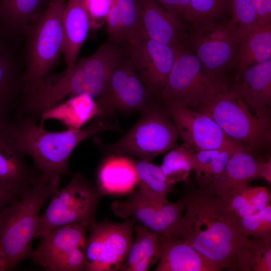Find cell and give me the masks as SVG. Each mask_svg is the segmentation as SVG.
I'll return each mask as SVG.
<instances>
[{
	"mask_svg": "<svg viewBox=\"0 0 271 271\" xmlns=\"http://www.w3.org/2000/svg\"><path fill=\"white\" fill-rule=\"evenodd\" d=\"M66 2L52 0L27 34L22 98L31 95L43 84L63 52V14Z\"/></svg>",
	"mask_w": 271,
	"mask_h": 271,
	"instance_id": "obj_5",
	"label": "cell"
},
{
	"mask_svg": "<svg viewBox=\"0 0 271 271\" xmlns=\"http://www.w3.org/2000/svg\"><path fill=\"white\" fill-rule=\"evenodd\" d=\"M21 194L0 186V210L18 198Z\"/></svg>",
	"mask_w": 271,
	"mask_h": 271,
	"instance_id": "obj_43",
	"label": "cell"
},
{
	"mask_svg": "<svg viewBox=\"0 0 271 271\" xmlns=\"http://www.w3.org/2000/svg\"><path fill=\"white\" fill-rule=\"evenodd\" d=\"M89 17L90 27L97 28L105 22L114 0H85Z\"/></svg>",
	"mask_w": 271,
	"mask_h": 271,
	"instance_id": "obj_38",
	"label": "cell"
},
{
	"mask_svg": "<svg viewBox=\"0 0 271 271\" xmlns=\"http://www.w3.org/2000/svg\"><path fill=\"white\" fill-rule=\"evenodd\" d=\"M23 75L9 48L0 51V121L14 118L19 110Z\"/></svg>",
	"mask_w": 271,
	"mask_h": 271,
	"instance_id": "obj_24",
	"label": "cell"
},
{
	"mask_svg": "<svg viewBox=\"0 0 271 271\" xmlns=\"http://www.w3.org/2000/svg\"><path fill=\"white\" fill-rule=\"evenodd\" d=\"M230 85L228 80L210 74L193 52L182 44L178 47L173 68L158 101L163 105L197 110Z\"/></svg>",
	"mask_w": 271,
	"mask_h": 271,
	"instance_id": "obj_6",
	"label": "cell"
},
{
	"mask_svg": "<svg viewBox=\"0 0 271 271\" xmlns=\"http://www.w3.org/2000/svg\"><path fill=\"white\" fill-rule=\"evenodd\" d=\"M14 121L17 141L25 155L32 158L35 168L42 174L60 176L69 173L68 161L81 142L100 132L118 128L114 124L95 120L85 128L55 132L46 130L26 116H16Z\"/></svg>",
	"mask_w": 271,
	"mask_h": 271,
	"instance_id": "obj_4",
	"label": "cell"
},
{
	"mask_svg": "<svg viewBox=\"0 0 271 271\" xmlns=\"http://www.w3.org/2000/svg\"><path fill=\"white\" fill-rule=\"evenodd\" d=\"M167 11L178 16L180 19L185 16L191 0H155Z\"/></svg>",
	"mask_w": 271,
	"mask_h": 271,
	"instance_id": "obj_42",
	"label": "cell"
},
{
	"mask_svg": "<svg viewBox=\"0 0 271 271\" xmlns=\"http://www.w3.org/2000/svg\"><path fill=\"white\" fill-rule=\"evenodd\" d=\"M263 161L249 149L237 150L220 174L206 187L201 189L216 196L226 197L237 186L259 178Z\"/></svg>",
	"mask_w": 271,
	"mask_h": 271,
	"instance_id": "obj_19",
	"label": "cell"
},
{
	"mask_svg": "<svg viewBox=\"0 0 271 271\" xmlns=\"http://www.w3.org/2000/svg\"><path fill=\"white\" fill-rule=\"evenodd\" d=\"M189 149L192 170L194 172L196 181L201 188L206 187L220 174L232 155L237 151Z\"/></svg>",
	"mask_w": 271,
	"mask_h": 271,
	"instance_id": "obj_30",
	"label": "cell"
},
{
	"mask_svg": "<svg viewBox=\"0 0 271 271\" xmlns=\"http://www.w3.org/2000/svg\"><path fill=\"white\" fill-rule=\"evenodd\" d=\"M99 114L95 99L88 94L70 96L45 111L40 117V125L48 119L61 122L68 129H80L89 120Z\"/></svg>",
	"mask_w": 271,
	"mask_h": 271,
	"instance_id": "obj_26",
	"label": "cell"
},
{
	"mask_svg": "<svg viewBox=\"0 0 271 271\" xmlns=\"http://www.w3.org/2000/svg\"><path fill=\"white\" fill-rule=\"evenodd\" d=\"M247 184L237 186L229 195L224 197L230 211L235 218L256 212L246 196L245 186Z\"/></svg>",
	"mask_w": 271,
	"mask_h": 271,
	"instance_id": "obj_37",
	"label": "cell"
},
{
	"mask_svg": "<svg viewBox=\"0 0 271 271\" xmlns=\"http://www.w3.org/2000/svg\"><path fill=\"white\" fill-rule=\"evenodd\" d=\"M256 19V28L271 23V0H252Z\"/></svg>",
	"mask_w": 271,
	"mask_h": 271,
	"instance_id": "obj_41",
	"label": "cell"
},
{
	"mask_svg": "<svg viewBox=\"0 0 271 271\" xmlns=\"http://www.w3.org/2000/svg\"><path fill=\"white\" fill-rule=\"evenodd\" d=\"M271 59V23L257 27L240 46L233 62L237 75L246 68Z\"/></svg>",
	"mask_w": 271,
	"mask_h": 271,
	"instance_id": "obj_28",
	"label": "cell"
},
{
	"mask_svg": "<svg viewBox=\"0 0 271 271\" xmlns=\"http://www.w3.org/2000/svg\"><path fill=\"white\" fill-rule=\"evenodd\" d=\"M179 45L144 37L129 44L128 56L142 81L158 99L173 68Z\"/></svg>",
	"mask_w": 271,
	"mask_h": 271,
	"instance_id": "obj_16",
	"label": "cell"
},
{
	"mask_svg": "<svg viewBox=\"0 0 271 271\" xmlns=\"http://www.w3.org/2000/svg\"><path fill=\"white\" fill-rule=\"evenodd\" d=\"M259 178H262L269 184L271 183V159L262 162L259 170Z\"/></svg>",
	"mask_w": 271,
	"mask_h": 271,
	"instance_id": "obj_44",
	"label": "cell"
},
{
	"mask_svg": "<svg viewBox=\"0 0 271 271\" xmlns=\"http://www.w3.org/2000/svg\"><path fill=\"white\" fill-rule=\"evenodd\" d=\"M187 198L186 196L176 202L168 199L155 202L145 199L136 192L125 200L113 202L111 208L118 217H132L151 231L169 237L174 234L182 218Z\"/></svg>",
	"mask_w": 271,
	"mask_h": 271,
	"instance_id": "obj_15",
	"label": "cell"
},
{
	"mask_svg": "<svg viewBox=\"0 0 271 271\" xmlns=\"http://www.w3.org/2000/svg\"><path fill=\"white\" fill-rule=\"evenodd\" d=\"M228 10L231 15L230 19L239 29L240 46L256 28L257 19L252 0H228Z\"/></svg>",
	"mask_w": 271,
	"mask_h": 271,
	"instance_id": "obj_36",
	"label": "cell"
},
{
	"mask_svg": "<svg viewBox=\"0 0 271 271\" xmlns=\"http://www.w3.org/2000/svg\"><path fill=\"white\" fill-rule=\"evenodd\" d=\"M226 10L228 0H191L184 19L194 28L203 23L221 20Z\"/></svg>",
	"mask_w": 271,
	"mask_h": 271,
	"instance_id": "obj_34",
	"label": "cell"
},
{
	"mask_svg": "<svg viewBox=\"0 0 271 271\" xmlns=\"http://www.w3.org/2000/svg\"><path fill=\"white\" fill-rule=\"evenodd\" d=\"M8 48L9 47H7L5 39L0 35V51L4 50Z\"/></svg>",
	"mask_w": 271,
	"mask_h": 271,
	"instance_id": "obj_46",
	"label": "cell"
},
{
	"mask_svg": "<svg viewBox=\"0 0 271 271\" xmlns=\"http://www.w3.org/2000/svg\"><path fill=\"white\" fill-rule=\"evenodd\" d=\"M60 183L59 175L40 174L18 198L0 210V251L8 270L31 255L41 208Z\"/></svg>",
	"mask_w": 271,
	"mask_h": 271,
	"instance_id": "obj_3",
	"label": "cell"
},
{
	"mask_svg": "<svg viewBox=\"0 0 271 271\" xmlns=\"http://www.w3.org/2000/svg\"><path fill=\"white\" fill-rule=\"evenodd\" d=\"M119 45L108 41L62 73L48 75L39 89L23 98L18 115L38 121L45 111L67 96L86 93L94 99L99 98L115 68L126 57Z\"/></svg>",
	"mask_w": 271,
	"mask_h": 271,
	"instance_id": "obj_2",
	"label": "cell"
},
{
	"mask_svg": "<svg viewBox=\"0 0 271 271\" xmlns=\"http://www.w3.org/2000/svg\"><path fill=\"white\" fill-rule=\"evenodd\" d=\"M122 24L125 42L131 44L144 37L142 0H115Z\"/></svg>",
	"mask_w": 271,
	"mask_h": 271,
	"instance_id": "obj_32",
	"label": "cell"
},
{
	"mask_svg": "<svg viewBox=\"0 0 271 271\" xmlns=\"http://www.w3.org/2000/svg\"><path fill=\"white\" fill-rule=\"evenodd\" d=\"M105 23L109 41L118 44L125 42L122 24L115 0L107 14Z\"/></svg>",
	"mask_w": 271,
	"mask_h": 271,
	"instance_id": "obj_39",
	"label": "cell"
},
{
	"mask_svg": "<svg viewBox=\"0 0 271 271\" xmlns=\"http://www.w3.org/2000/svg\"><path fill=\"white\" fill-rule=\"evenodd\" d=\"M235 270L270 271L271 237L246 236L236 256Z\"/></svg>",
	"mask_w": 271,
	"mask_h": 271,
	"instance_id": "obj_31",
	"label": "cell"
},
{
	"mask_svg": "<svg viewBox=\"0 0 271 271\" xmlns=\"http://www.w3.org/2000/svg\"><path fill=\"white\" fill-rule=\"evenodd\" d=\"M52 0H0V34L14 38L26 35Z\"/></svg>",
	"mask_w": 271,
	"mask_h": 271,
	"instance_id": "obj_22",
	"label": "cell"
},
{
	"mask_svg": "<svg viewBox=\"0 0 271 271\" xmlns=\"http://www.w3.org/2000/svg\"><path fill=\"white\" fill-rule=\"evenodd\" d=\"M240 233L253 237H271V205L257 212L235 218Z\"/></svg>",
	"mask_w": 271,
	"mask_h": 271,
	"instance_id": "obj_35",
	"label": "cell"
},
{
	"mask_svg": "<svg viewBox=\"0 0 271 271\" xmlns=\"http://www.w3.org/2000/svg\"><path fill=\"white\" fill-rule=\"evenodd\" d=\"M15 136L14 118L0 121V186L19 194L39 175L26 162Z\"/></svg>",
	"mask_w": 271,
	"mask_h": 271,
	"instance_id": "obj_17",
	"label": "cell"
},
{
	"mask_svg": "<svg viewBox=\"0 0 271 271\" xmlns=\"http://www.w3.org/2000/svg\"><path fill=\"white\" fill-rule=\"evenodd\" d=\"M102 195L80 173H76L69 183L52 196L45 212L40 215L36 238L57 227L82 222L95 223V213Z\"/></svg>",
	"mask_w": 271,
	"mask_h": 271,
	"instance_id": "obj_9",
	"label": "cell"
},
{
	"mask_svg": "<svg viewBox=\"0 0 271 271\" xmlns=\"http://www.w3.org/2000/svg\"><path fill=\"white\" fill-rule=\"evenodd\" d=\"M136 220L120 223L104 221L92 225L85 246L87 271L120 270L133 242Z\"/></svg>",
	"mask_w": 271,
	"mask_h": 271,
	"instance_id": "obj_12",
	"label": "cell"
},
{
	"mask_svg": "<svg viewBox=\"0 0 271 271\" xmlns=\"http://www.w3.org/2000/svg\"><path fill=\"white\" fill-rule=\"evenodd\" d=\"M160 256L155 271H220L218 265L182 238L160 235Z\"/></svg>",
	"mask_w": 271,
	"mask_h": 271,
	"instance_id": "obj_18",
	"label": "cell"
},
{
	"mask_svg": "<svg viewBox=\"0 0 271 271\" xmlns=\"http://www.w3.org/2000/svg\"><path fill=\"white\" fill-rule=\"evenodd\" d=\"M157 99L142 81L128 56L115 68L103 94L97 99L99 120L116 111H143Z\"/></svg>",
	"mask_w": 271,
	"mask_h": 271,
	"instance_id": "obj_13",
	"label": "cell"
},
{
	"mask_svg": "<svg viewBox=\"0 0 271 271\" xmlns=\"http://www.w3.org/2000/svg\"><path fill=\"white\" fill-rule=\"evenodd\" d=\"M247 198L255 212H257L270 204L271 196L265 187H245Z\"/></svg>",
	"mask_w": 271,
	"mask_h": 271,
	"instance_id": "obj_40",
	"label": "cell"
},
{
	"mask_svg": "<svg viewBox=\"0 0 271 271\" xmlns=\"http://www.w3.org/2000/svg\"><path fill=\"white\" fill-rule=\"evenodd\" d=\"M135 162L137 173V193L143 198L152 201L167 200V194L174 184L170 183L163 174L160 166L150 161L140 159Z\"/></svg>",
	"mask_w": 271,
	"mask_h": 271,
	"instance_id": "obj_29",
	"label": "cell"
},
{
	"mask_svg": "<svg viewBox=\"0 0 271 271\" xmlns=\"http://www.w3.org/2000/svg\"><path fill=\"white\" fill-rule=\"evenodd\" d=\"M135 162L122 155L106 159L97 172V188L102 195L125 194L137 184Z\"/></svg>",
	"mask_w": 271,
	"mask_h": 271,
	"instance_id": "obj_25",
	"label": "cell"
},
{
	"mask_svg": "<svg viewBox=\"0 0 271 271\" xmlns=\"http://www.w3.org/2000/svg\"><path fill=\"white\" fill-rule=\"evenodd\" d=\"M8 270L6 259L0 251V271Z\"/></svg>",
	"mask_w": 271,
	"mask_h": 271,
	"instance_id": "obj_45",
	"label": "cell"
},
{
	"mask_svg": "<svg viewBox=\"0 0 271 271\" xmlns=\"http://www.w3.org/2000/svg\"><path fill=\"white\" fill-rule=\"evenodd\" d=\"M229 88L195 110L210 116L228 136L252 152L264 149L271 139L268 109L250 107Z\"/></svg>",
	"mask_w": 271,
	"mask_h": 271,
	"instance_id": "obj_7",
	"label": "cell"
},
{
	"mask_svg": "<svg viewBox=\"0 0 271 271\" xmlns=\"http://www.w3.org/2000/svg\"><path fill=\"white\" fill-rule=\"evenodd\" d=\"M163 106L183 144L191 150L249 149L228 136L212 118L204 112L186 107Z\"/></svg>",
	"mask_w": 271,
	"mask_h": 271,
	"instance_id": "obj_14",
	"label": "cell"
},
{
	"mask_svg": "<svg viewBox=\"0 0 271 271\" xmlns=\"http://www.w3.org/2000/svg\"><path fill=\"white\" fill-rule=\"evenodd\" d=\"M229 89L250 107L268 109L271 103V59L245 69L236 75Z\"/></svg>",
	"mask_w": 271,
	"mask_h": 271,
	"instance_id": "obj_20",
	"label": "cell"
},
{
	"mask_svg": "<svg viewBox=\"0 0 271 271\" xmlns=\"http://www.w3.org/2000/svg\"><path fill=\"white\" fill-rule=\"evenodd\" d=\"M135 238L121 271H147L160 256V235L142 224L134 227Z\"/></svg>",
	"mask_w": 271,
	"mask_h": 271,
	"instance_id": "obj_27",
	"label": "cell"
},
{
	"mask_svg": "<svg viewBox=\"0 0 271 271\" xmlns=\"http://www.w3.org/2000/svg\"><path fill=\"white\" fill-rule=\"evenodd\" d=\"M140 119L115 142L103 146L115 154H126L150 161L177 146L176 128L157 100L142 112Z\"/></svg>",
	"mask_w": 271,
	"mask_h": 271,
	"instance_id": "obj_8",
	"label": "cell"
},
{
	"mask_svg": "<svg viewBox=\"0 0 271 271\" xmlns=\"http://www.w3.org/2000/svg\"><path fill=\"white\" fill-rule=\"evenodd\" d=\"M164 158L160 166L171 184L186 181L192 170L189 149L184 144L176 146Z\"/></svg>",
	"mask_w": 271,
	"mask_h": 271,
	"instance_id": "obj_33",
	"label": "cell"
},
{
	"mask_svg": "<svg viewBox=\"0 0 271 271\" xmlns=\"http://www.w3.org/2000/svg\"><path fill=\"white\" fill-rule=\"evenodd\" d=\"M63 54L67 67L70 68L77 62L90 27L85 0H66L63 14Z\"/></svg>",
	"mask_w": 271,
	"mask_h": 271,
	"instance_id": "obj_23",
	"label": "cell"
},
{
	"mask_svg": "<svg viewBox=\"0 0 271 271\" xmlns=\"http://www.w3.org/2000/svg\"><path fill=\"white\" fill-rule=\"evenodd\" d=\"M144 37L171 46L184 44L188 35L181 19L155 0H142Z\"/></svg>",
	"mask_w": 271,
	"mask_h": 271,
	"instance_id": "obj_21",
	"label": "cell"
},
{
	"mask_svg": "<svg viewBox=\"0 0 271 271\" xmlns=\"http://www.w3.org/2000/svg\"><path fill=\"white\" fill-rule=\"evenodd\" d=\"M187 196L185 214L173 235L188 242L221 270H235L236 256L246 236L239 231L225 198L202 189Z\"/></svg>",
	"mask_w": 271,
	"mask_h": 271,
	"instance_id": "obj_1",
	"label": "cell"
},
{
	"mask_svg": "<svg viewBox=\"0 0 271 271\" xmlns=\"http://www.w3.org/2000/svg\"><path fill=\"white\" fill-rule=\"evenodd\" d=\"M89 228L79 222L52 229L40 236V242L30 255L46 270H85V246Z\"/></svg>",
	"mask_w": 271,
	"mask_h": 271,
	"instance_id": "obj_11",
	"label": "cell"
},
{
	"mask_svg": "<svg viewBox=\"0 0 271 271\" xmlns=\"http://www.w3.org/2000/svg\"><path fill=\"white\" fill-rule=\"evenodd\" d=\"M188 48L211 75L228 80L224 71L234 61L241 43L239 28L231 19L213 21L194 28Z\"/></svg>",
	"mask_w": 271,
	"mask_h": 271,
	"instance_id": "obj_10",
	"label": "cell"
}]
</instances>
